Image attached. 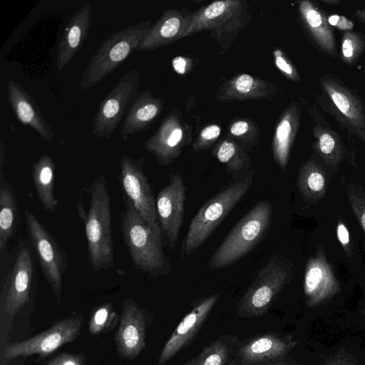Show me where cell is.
<instances>
[{"label":"cell","instance_id":"d590c367","mask_svg":"<svg viewBox=\"0 0 365 365\" xmlns=\"http://www.w3.org/2000/svg\"><path fill=\"white\" fill-rule=\"evenodd\" d=\"M254 83L253 78L248 74H242L239 76L235 82L236 89L242 93L250 91Z\"/></svg>","mask_w":365,"mask_h":365},{"label":"cell","instance_id":"836d02e7","mask_svg":"<svg viewBox=\"0 0 365 365\" xmlns=\"http://www.w3.org/2000/svg\"><path fill=\"white\" fill-rule=\"evenodd\" d=\"M275 63L279 69H280L292 79L294 81L300 80L299 75L297 73L294 68L281 55H276Z\"/></svg>","mask_w":365,"mask_h":365},{"label":"cell","instance_id":"7a4b0ae2","mask_svg":"<svg viewBox=\"0 0 365 365\" xmlns=\"http://www.w3.org/2000/svg\"><path fill=\"white\" fill-rule=\"evenodd\" d=\"M89 207L86 212L78 202V214L84 222L88 259L94 272L111 268L115 263L110 197L105 176L100 174L88 187Z\"/></svg>","mask_w":365,"mask_h":365},{"label":"cell","instance_id":"8d00e7d4","mask_svg":"<svg viewBox=\"0 0 365 365\" xmlns=\"http://www.w3.org/2000/svg\"><path fill=\"white\" fill-rule=\"evenodd\" d=\"M220 134V128L217 125H211L205 128L200 134V137L205 140H212Z\"/></svg>","mask_w":365,"mask_h":365},{"label":"cell","instance_id":"9c48e42d","mask_svg":"<svg viewBox=\"0 0 365 365\" xmlns=\"http://www.w3.org/2000/svg\"><path fill=\"white\" fill-rule=\"evenodd\" d=\"M330 115L349 134L365 142V104L359 94L334 73L319 78Z\"/></svg>","mask_w":365,"mask_h":365},{"label":"cell","instance_id":"ba28073f","mask_svg":"<svg viewBox=\"0 0 365 365\" xmlns=\"http://www.w3.org/2000/svg\"><path fill=\"white\" fill-rule=\"evenodd\" d=\"M289 279V269L279 257L273 256L258 272L253 282L237 306L242 317L252 318L265 314L277 299Z\"/></svg>","mask_w":365,"mask_h":365},{"label":"cell","instance_id":"277c9868","mask_svg":"<svg viewBox=\"0 0 365 365\" xmlns=\"http://www.w3.org/2000/svg\"><path fill=\"white\" fill-rule=\"evenodd\" d=\"M253 174L247 173L227 185L200 208L182 241L180 259L194 253L248 192Z\"/></svg>","mask_w":365,"mask_h":365},{"label":"cell","instance_id":"74e56055","mask_svg":"<svg viewBox=\"0 0 365 365\" xmlns=\"http://www.w3.org/2000/svg\"><path fill=\"white\" fill-rule=\"evenodd\" d=\"M249 128V125L246 121L240 120L235 123L230 128V132L233 135L240 136L245 134Z\"/></svg>","mask_w":365,"mask_h":365},{"label":"cell","instance_id":"9a60e30c","mask_svg":"<svg viewBox=\"0 0 365 365\" xmlns=\"http://www.w3.org/2000/svg\"><path fill=\"white\" fill-rule=\"evenodd\" d=\"M218 299V294L202 299L182 319L164 345L158 365L165 364L192 341Z\"/></svg>","mask_w":365,"mask_h":365},{"label":"cell","instance_id":"b9f144b4","mask_svg":"<svg viewBox=\"0 0 365 365\" xmlns=\"http://www.w3.org/2000/svg\"><path fill=\"white\" fill-rule=\"evenodd\" d=\"M297 363L295 361H294L292 359H285L282 361L274 362V363H269V364H260V365H296ZM232 365H236V364H232Z\"/></svg>","mask_w":365,"mask_h":365},{"label":"cell","instance_id":"f6af8a7d","mask_svg":"<svg viewBox=\"0 0 365 365\" xmlns=\"http://www.w3.org/2000/svg\"><path fill=\"white\" fill-rule=\"evenodd\" d=\"M361 222L364 230H365V213L361 217Z\"/></svg>","mask_w":365,"mask_h":365},{"label":"cell","instance_id":"7bdbcfd3","mask_svg":"<svg viewBox=\"0 0 365 365\" xmlns=\"http://www.w3.org/2000/svg\"><path fill=\"white\" fill-rule=\"evenodd\" d=\"M354 15L359 21L365 25V7L357 9Z\"/></svg>","mask_w":365,"mask_h":365},{"label":"cell","instance_id":"603a6c76","mask_svg":"<svg viewBox=\"0 0 365 365\" xmlns=\"http://www.w3.org/2000/svg\"><path fill=\"white\" fill-rule=\"evenodd\" d=\"M299 124V115L292 108L279 123L275 135L274 155L282 169L287 166L290 146Z\"/></svg>","mask_w":365,"mask_h":365},{"label":"cell","instance_id":"30bf717a","mask_svg":"<svg viewBox=\"0 0 365 365\" xmlns=\"http://www.w3.org/2000/svg\"><path fill=\"white\" fill-rule=\"evenodd\" d=\"M139 88L140 75L135 69L118 79L98 106L92 122L93 136L106 139L111 137L136 99Z\"/></svg>","mask_w":365,"mask_h":365},{"label":"cell","instance_id":"1f68e13d","mask_svg":"<svg viewBox=\"0 0 365 365\" xmlns=\"http://www.w3.org/2000/svg\"><path fill=\"white\" fill-rule=\"evenodd\" d=\"M227 1H216L209 5L204 11L205 19H213L222 15L227 9Z\"/></svg>","mask_w":365,"mask_h":365},{"label":"cell","instance_id":"ac0fdd59","mask_svg":"<svg viewBox=\"0 0 365 365\" xmlns=\"http://www.w3.org/2000/svg\"><path fill=\"white\" fill-rule=\"evenodd\" d=\"M303 26L313 45L323 53L336 58L338 55L333 27L324 11L315 2L302 1L299 5Z\"/></svg>","mask_w":365,"mask_h":365},{"label":"cell","instance_id":"5bb4252c","mask_svg":"<svg viewBox=\"0 0 365 365\" xmlns=\"http://www.w3.org/2000/svg\"><path fill=\"white\" fill-rule=\"evenodd\" d=\"M147 313L131 298L122 303L120 323L115 335L118 356L133 361L145 346Z\"/></svg>","mask_w":365,"mask_h":365},{"label":"cell","instance_id":"60d3db41","mask_svg":"<svg viewBox=\"0 0 365 365\" xmlns=\"http://www.w3.org/2000/svg\"><path fill=\"white\" fill-rule=\"evenodd\" d=\"M185 61L182 58H176L173 61V66L178 72L183 73L185 72Z\"/></svg>","mask_w":365,"mask_h":365},{"label":"cell","instance_id":"d6986e66","mask_svg":"<svg viewBox=\"0 0 365 365\" xmlns=\"http://www.w3.org/2000/svg\"><path fill=\"white\" fill-rule=\"evenodd\" d=\"M92 5L86 3L71 17L60 39L56 54V68L63 69L80 50L88 34Z\"/></svg>","mask_w":365,"mask_h":365},{"label":"cell","instance_id":"d4e9b609","mask_svg":"<svg viewBox=\"0 0 365 365\" xmlns=\"http://www.w3.org/2000/svg\"><path fill=\"white\" fill-rule=\"evenodd\" d=\"M232 351L231 343L220 337L203 348L183 365H225Z\"/></svg>","mask_w":365,"mask_h":365},{"label":"cell","instance_id":"d6a6232c","mask_svg":"<svg viewBox=\"0 0 365 365\" xmlns=\"http://www.w3.org/2000/svg\"><path fill=\"white\" fill-rule=\"evenodd\" d=\"M328 22L332 27L345 31H350L354 27V23L344 16L331 15L328 16Z\"/></svg>","mask_w":365,"mask_h":365},{"label":"cell","instance_id":"44dd1931","mask_svg":"<svg viewBox=\"0 0 365 365\" xmlns=\"http://www.w3.org/2000/svg\"><path fill=\"white\" fill-rule=\"evenodd\" d=\"M21 225L17 197L6 176L0 178V253L9 249Z\"/></svg>","mask_w":365,"mask_h":365},{"label":"cell","instance_id":"f35d334b","mask_svg":"<svg viewBox=\"0 0 365 365\" xmlns=\"http://www.w3.org/2000/svg\"><path fill=\"white\" fill-rule=\"evenodd\" d=\"M337 236L343 245H346L349 242V232L343 224L339 225L337 227Z\"/></svg>","mask_w":365,"mask_h":365},{"label":"cell","instance_id":"ffe728a7","mask_svg":"<svg viewBox=\"0 0 365 365\" xmlns=\"http://www.w3.org/2000/svg\"><path fill=\"white\" fill-rule=\"evenodd\" d=\"M160 103L148 91L139 93L121 123L122 139L128 140L131 135L145 130L158 115Z\"/></svg>","mask_w":365,"mask_h":365},{"label":"cell","instance_id":"6da1fadb","mask_svg":"<svg viewBox=\"0 0 365 365\" xmlns=\"http://www.w3.org/2000/svg\"><path fill=\"white\" fill-rule=\"evenodd\" d=\"M37 265L29 239L0 253V305L6 315L14 317L31 304L37 290Z\"/></svg>","mask_w":365,"mask_h":365},{"label":"cell","instance_id":"83f0119b","mask_svg":"<svg viewBox=\"0 0 365 365\" xmlns=\"http://www.w3.org/2000/svg\"><path fill=\"white\" fill-rule=\"evenodd\" d=\"M365 49V35L353 31H344L341 37V60L349 66H354Z\"/></svg>","mask_w":365,"mask_h":365},{"label":"cell","instance_id":"8fae6325","mask_svg":"<svg viewBox=\"0 0 365 365\" xmlns=\"http://www.w3.org/2000/svg\"><path fill=\"white\" fill-rule=\"evenodd\" d=\"M144 158L122 155L119 161L118 180L123 198L128 200L145 222L160 232L153 190L143 170Z\"/></svg>","mask_w":365,"mask_h":365},{"label":"cell","instance_id":"7402d4cb","mask_svg":"<svg viewBox=\"0 0 365 365\" xmlns=\"http://www.w3.org/2000/svg\"><path fill=\"white\" fill-rule=\"evenodd\" d=\"M55 173L54 162L47 153L32 164L31 177L38 198L43 209L51 213L56 212L58 205L54 195Z\"/></svg>","mask_w":365,"mask_h":365},{"label":"cell","instance_id":"e575fe53","mask_svg":"<svg viewBox=\"0 0 365 365\" xmlns=\"http://www.w3.org/2000/svg\"><path fill=\"white\" fill-rule=\"evenodd\" d=\"M307 185L313 191L321 190L324 185V178L318 172H311L307 178Z\"/></svg>","mask_w":365,"mask_h":365},{"label":"cell","instance_id":"f546056e","mask_svg":"<svg viewBox=\"0 0 365 365\" xmlns=\"http://www.w3.org/2000/svg\"><path fill=\"white\" fill-rule=\"evenodd\" d=\"M319 365H359L356 359L348 352L339 351L329 355Z\"/></svg>","mask_w":365,"mask_h":365},{"label":"cell","instance_id":"e0dca14e","mask_svg":"<svg viewBox=\"0 0 365 365\" xmlns=\"http://www.w3.org/2000/svg\"><path fill=\"white\" fill-rule=\"evenodd\" d=\"M9 104L17 119L34 129L45 141L51 144L55 132L45 118L33 97L18 82L9 80L6 84Z\"/></svg>","mask_w":365,"mask_h":365},{"label":"cell","instance_id":"4316f807","mask_svg":"<svg viewBox=\"0 0 365 365\" xmlns=\"http://www.w3.org/2000/svg\"><path fill=\"white\" fill-rule=\"evenodd\" d=\"M117 322V313L111 303H103L96 307L91 314L88 331L91 335H99L109 331Z\"/></svg>","mask_w":365,"mask_h":365},{"label":"cell","instance_id":"7c38bea8","mask_svg":"<svg viewBox=\"0 0 365 365\" xmlns=\"http://www.w3.org/2000/svg\"><path fill=\"white\" fill-rule=\"evenodd\" d=\"M83 323L78 314L53 323L44 331L21 341L8 345L4 352L6 359L34 354L46 356L63 345L73 341L80 334Z\"/></svg>","mask_w":365,"mask_h":365},{"label":"cell","instance_id":"cb8c5ba5","mask_svg":"<svg viewBox=\"0 0 365 365\" xmlns=\"http://www.w3.org/2000/svg\"><path fill=\"white\" fill-rule=\"evenodd\" d=\"M336 291L337 287L335 284L325 274H323L320 267L315 265L308 269L305 276L304 292L309 307L319 304L333 296Z\"/></svg>","mask_w":365,"mask_h":365},{"label":"cell","instance_id":"4fadbf2b","mask_svg":"<svg viewBox=\"0 0 365 365\" xmlns=\"http://www.w3.org/2000/svg\"><path fill=\"white\" fill-rule=\"evenodd\" d=\"M186 187L180 173H171L169 182L155 198L158 222L163 237L170 249H174L183 222Z\"/></svg>","mask_w":365,"mask_h":365},{"label":"cell","instance_id":"2e32d148","mask_svg":"<svg viewBox=\"0 0 365 365\" xmlns=\"http://www.w3.org/2000/svg\"><path fill=\"white\" fill-rule=\"evenodd\" d=\"M297 341L292 336L276 333L265 334L250 339L238 351L240 364L260 365L282 361L296 347Z\"/></svg>","mask_w":365,"mask_h":365},{"label":"cell","instance_id":"8992f818","mask_svg":"<svg viewBox=\"0 0 365 365\" xmlns=\"http://www.w3.org/2000/svg\"><path fill=\"white\" fill-rule=\"evenodd\" d=\"M150 22L135 24L113 33L97 48L82 73L79 87L88 90L116 70L134 51Z\"/></svg>","mask_w":365,"mask_h":365},{"label":"cell","instance_id":"52a82bcc","mask_svg":"<svg viewBox=\"0 0 365 365\" xmlns=\"http://www.w3.org/2000/svg\"><path fill=\"white\" fill-rule=\"evenodd\" d=\"M29 240L41 273L55 298L63 292V278L68 267L66 252L55 236L29 210H24Z\"/></svg>","mask_w":365,"mask_h":365},{"label":"cell","instance_id":"484cf974","mask_svg":"<svg viewBox=\"0 0 365 365\" xmlns=\"http://www.w3.org/2000/svg\"><path fill=\"white\" fill-rule=\"evenodd\" d=\"M317 147L324 158L338 159L342 151L343 144L338 133L326 122L317 121L313 128Z\"/></svg>","mask_w":365,"mask_h":365},{"label":"cell","instance_id":"5b68a950","mask_svg":"<svg viewBox=\"0 0 365 365\" xmlns=\"http://www.w3.org/2000/svg\"><path fill=\"white\" fill-rule=\"evenodd\" d=\"M272 218V203L258 202L228 233L210 259L208 266L216 270L238 262L261 242Z\"/></svg>","mask_w":365,"mask_h":365},{"label":"cell","instance_id":"ab89813d","mask_svg":"<svg viewBox=\"0 0 365 365\" xmlns=\"http://www.w3.org/2000/svg\"><path fill=\"white\" fill-rule=\"evenodd\" d=\"M6 163V149L2 142L0 143V178L6 176L4 165Z\"/></svg>","mask_w":365,"mask_h":365},{"label":"cell","instance_id":"4dcf8cb0","mask_svg":"<svg viewBox=\"0 0 365 365\" xmlns=\"http://www.w3.org/2000/svg\"><path fill=\"white\" fill-rule=\"evenodd\" d=\"M85 356L82 354H61L51 360H50L45 365H85Z\"/></svg>","mask_w":365,"mask_h":365},{"label":"cell","instance_id":"f1b7e54d","mask_svg":"<svg viewBox=\"0 0 365 365\" xmlns=\"http://www.w3.org/2000/svg\"><path fill=\"white\" fill-rule=\"evenodd\" d=\"M217 160L227 165L230 173L243 172L247 168V158L232 142L224 141L216 151Z\"/></svg>","mask_w":365,"mask_h":365},{"label":"cell","instance_id":"ee69618b","mask_svg":"<svg viewBox=\"0 0 365 365\" xmlns=\"http://www.w3.org/2000/svg\"><path fill=\"white\" fill-rule=\"evenodd\" d=\"M320 2L327 6H336L341 3L340 0H320Z\"/></svg>","mask_w":365,"mask_h":365},{"label":"cell","instance_id":"3957f363","mask_svg":"<svg viewBox=\"0 0 365 365\" xmlns=\"http://www.w3.org/2000/svg\"><path fill=\"white\" fill-rule=\"evenodd\" d=\"M123 203L120 231L134 267L154 278L168 274L170 264L163 251L162 234L153 230L128 200L123 199Z\"/></svg>","mask_w":365,"mask_h":365}]
</instances>
